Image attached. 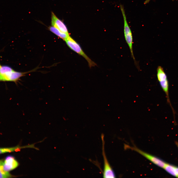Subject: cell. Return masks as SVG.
<instances>
[{"instance_id": "3", "label": "cell", "mask_w": 178, "mask_h": 178, "mask_svg": "<svg viewBox=\"0 0 178 178\" xmlns=\"http://www.w3.org/2000/svg\"><path fill=\"white\" fill-rule=\"evenodd\" d=\"M120 7L123 19L124 33L125 39L129 46L131 56L135 62L136 61L133 49V40L132 34L127 21L124 7L123 5L121 4Z\"/></svg>"}, {"instance_id": "14", "label": "cell", "mask_w": 178, "mask_h": 178, "mask_svg": "<svg viewBox=\"0 0 178 178\" xmlns=\"http://www.w3.org/2000/svg\"><path fill=\"white\" fill-rule=\"evenodd\" d=\"M151 0H146L144 2V4H146L148 3Z\"/></svg>"}, {"instance_id": "9", "label": "cell", "mask_w": 178, "mask_h": 178, "mask_svg": "<svg viewBox=\"0 0 178 178\" xmlns=\"http://www.w3.org/2000/svg\"><path fill=\"white\" fill-rule=\"evenodd\" d=\"M27 148H32L37 150L38 149L37 148L35 147L34 144L23 146H21L18 145L14 147L0 148V154L18 151H20L22 149Z\"/></svg>"}, {"instance_id": "6", "label": "cell", "mask_w": 178, "mask_h": 178, "mask_svg": "<svg viewBox=\"0 0 178 178\" xmlns=\"http://www.w3.org/2000/svg\"><path fill=\"white\" fill-rule=\"evenodd\" d=\"M102 142V154L104 162L103 177L104 178H114L115 175L114 172L105 154V148L104 135L103 134L101 135Z\"/></svg>"}, {"instance_id": "13", "label": "cell", "mask_w": 178, "mask_h": 178, "mask_svg": "<svg viewBox=\"0 0 178 178\" xmlns=\"http://www.w3.org/2000/svg\"><path fill=\"white\" fill-rule=\"evenodd\" d=\"M175 168L177 177H178V168L175 167Z\"/></svg>"}, {"instance_id": "4", "label": "cell", "mask_w": 178, "mask_h": 178, "mask_svg": "<svg viewBox=\"0 0 178 178\" xmlns=\"http://www.w3.org/2000/svg\"><path fill=\"white\" fill-rule=\"evenodd\" d=\"M65 41L67 45L71 49L82 56L86 60L89 67L96 65L84 52L79 44L70 36Z\"/></svg>"}, {"instance_id": "7", "label": "cell", "mask_w": 178, "mask_h": 178, "mask_svg": "<svg viewBox=\"0 0 178 178\" xmlns=\"http://www.w3.org/2000/svg\"><path fill=\"white\" fill-rule=\"evenodd\" d=\"M19 163L14 157L12 156H6L3 160V167L4 170L7 172L13 170L17 168Z\"/></svg>"}, {"instance_id": "12", "label": "cell", "mask_w": 178, "mask_h": 178, "mask_svg": "<svg viewBox=\"0 0 178 178\" xmlns=\"http://www.w3.org/2000/svg\"><path fill=\"white\" fill-rule=\"evenodd\" d=\"M166 171L170 174L177 177L175 167L171 165L166 164L164 168Z\"/></svg>"}, {"instance_id": "2", "label": "cell", "mask_w": 178, "mask_h": 178, "mask_svg": "<svg viewBox=\"0 0 178 178\" xmlns=\"http://www.w3.org/2000/svg\"><path fill=\"white\" fill-rule=\"evenodd\" d=\"M157 77L161 87L165 94L167 102L170 105L175 116V112L170 102L169 94V83L167 76L164 70L159 66L157 69Z\"/></svg>"}, {"instance_id": "16", "label": "cell", "mask_w": 178, "mask_h": 178, "mask_svg": "<svg viewBox=\"0 0 178 178\" xmlns=\"http://www.w3.org/2000/svg\"><path fill=\"white\" fill-rule=\"evenodd\" d=\"M177 144L178 146V144Z\"/></svg>"}, {"instance_id": "5", "label": "cell", "mask_w": 178, "mask_h": 178, "mask_svg": "<svg viewBox=\"0 0 178 178\" xmlns=\"http://www.w3.org/2000/svg\"><path fill=\"white\" fill-rule=\"evenodd\" d=\"M124 148L125 149H130L135 151L154 164L161 168H164L166 164L160 159L142 151L135 146H131L127 144H125Z\"/></svg>"}, {"instance_id": "11", "label": "cell", "mask_w": 178, "mask_h": 178, "mask_svg": "<svg viewBox=\"0 0 178 178\" xmlns=\"http://www.w3.org/2000/svg\"><path fill=\"white\" fill-rule=\"evenodd\" d=\"M3 160H0V178H7L14 177L15 176L11 174L9 172L5 171L3 167Z\"/></svg>"}, {"instance_id": "15", "label": "cell", "mask_w": 178, "mask_h": 178, "mask_svg": "<svg viewBox=\"0 0 178 178\" xmlns=\"http://www.w3.org/2000/svg\"><path fill=\"white\" fill-rule=\"evenodd\" d=\"M1 66L0 65V67H1Z\"/></svg>"}, {"instance_id": "1", "label": "cell", "mask_w": 178, "mask_h": 178, "mask_svg": "<svg viewBox=\"0 0 178 178\" xmlns=\"http://www.w3.org/2000/svg\"><path fill=\"white\" fill-rule=\"evenodd\" d=\"M28 72H21L15 71L10 67L3 66L0 67V81L17 82Z\"/></svg>"}, {"instance_id": "10", "label": "cell", "mask_w": 178, "mask_h": 178, "mask_svg": "<svg viewBox=\"0 0 178 178\" xmlns=\"http://www.w3.org/2000/svg\"><path fill=\"white\" fill-rule=\"evenodd\" d=\"M48 28L51 31L65 41L70 36L69 34L62 32L52 26H49Z\"/></svg>"}, {"instance_id": "8", "label": "cell", "mask_w": 178, "mask_h": 178, "mask_svg": "<svg viewBox=\"0 0 178 178\" xmlns=\"http://www.w3.org/2000/svg\"><path fill=\"white\" fill-rule=\"evenodd\" d=\"M51 25L61 31L69 34L67 28L64 23L56 16L54 13L52 12Z\"/></svg>"}]
</instances>
